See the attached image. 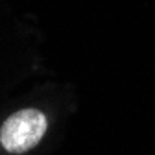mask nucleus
Instances as JSON below:
<instances>
[{
    "label": "nucleus",
    "instance_id": "obj_1",
    "mask_svg": "<svg viewBox=\"0 0 155 155\" xmlns=\"http://www.w3.org/2000/svg\"><path fill=\"white\" fill-rule=\"evenodd\" d=\"M48 120L43 111L28 107L13 113L0 127V144L9 153H26L45 137Z\"/></svg>",
    "mask_w": 155,
    "mask_h": 155
}]
</instances>
